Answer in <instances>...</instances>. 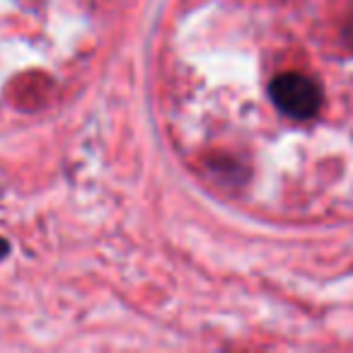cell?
<instances>
[{"instance_id": "cell-2", "label": "cell", "mask_w": 353, "mask_h": 353, "mask_svg": "<svg viewBox=\"0 0 353 353\" xmlns=\"http://www.w3.org/2000/svg\"><path fill=\"white\" fill-rule=\"evenodd\" d=\"M8 250H10V245H8V242L3 240V237H0V259H3V256L8 254Z\"/></svg>"}, {"instance_id": "cell-1", "label": "cell", "mask_w": 353, "mask_h": 353, "mask_svg": "<svg viewBox=\"0 0 353 353\" xmlns=\"http://www.w3.org/2000/svg\"><path fill=\"white\" fill-rule=\"evenodd\" d=\"M271 99L276 107L293 119H310L317 114L319 102H322V92H319L317 83L307 78V75L298 73V70H288L281 73L279 78L271 83Z\"/></svg>"}]
</instances>
